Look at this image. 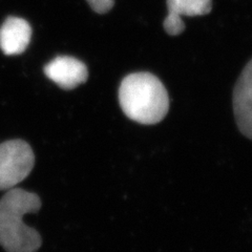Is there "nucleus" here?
Instances as JSON below:
<instances>
[{
  "label": "nucleus",
  "instance_id": "obj_8",
  "mask_svg": "<svg viewBox=\"0 0 252 252\" xmlns=\"http://www.w3.org/2000/svg\"><path fill=\"white\" fill-rule=\"evenodd\" d=\"M93 11L98 14H105L114 7L115 0H86Z\"/></svg>",
  "mask_w": 252,
  "mask_h": 252
},
{
  "label": "nucleus",
  "instance_id": "obj_6",
  "mask_svg": "<svg viewBox=\"0 0 252 252\" xmlns=\"http://www.w3.org/2000/svg\"><path fill=\"white\" fill-rule=\"evenodd\" d=\"M166 2L168 15L163 21V28L170 36H178L184 32L182 16H203L212 10V0H167Z\"/></svg>",
  "mask_w": 252,
  "mask_h": 252
},
{
  "label": "nucleus",
  "instance_id": "obj_3",
  "mask_svg": "<svg viewBox=\"0 0 252 252\" xmlns=\"http://www.w3.org/2000/svg\"><path fill=\"white\" fill-rule=\"evenodd\" d=\"M34 164V152L27 142L11 140L0 144V190H9L22 182Z\"/></svg>",
  "mask_w": 252,
  "mask_h": 252
},
{
  "label": "nucleus",
  "instance_id": "obj_2",
  "mask_svg": "<svg viewBox=\"0 0 252 252\" xmlns=\"http://www.w3.org/2000/svg\"><path fill=\"white\" fill-rule=\"evenodd\" d=\"M119 103L126 117L144 125L161 122L169 110L168 93L164 84L147 72L132 73L123 79Z\"/></svg>",
  "mask_w": 252,
  "mask_h": 252
},
{
  "label": "nucleus",
  "instance_id": "obj_4",
  "mask_svg": "<svg viewBox=\"0 0 252 252\" xmlns=\"http://www.w3.org/2000/svg\"><path fill=\"white\" fill-rule=\"evenodd\" d=\"M233 112L240 131L252 140V59L244 67L235 83Z\"/></svg>",
  "mask_w": 252,
  "mask_h": 252
},
{
  "label": "nucleus",
  "instance_id": "obj_5",
  "mask_svg": "<svg viewBox=\"0 0 252 252\" xmlns=\"http://www.w3.org/2000/svg\"><path fill=\"white\" fill-rule=\"evenodd\" d=\"M44 74L63 90H73L88 80V67L74 57L59 56L44 66Z\"/></svg>",
  "mask_w": 252,
  "mask_h": 252
},
{
  "label": "nucleus",
  "instance_id": "obj_1",
  "mask_svg": "<svg viewBox=\"0 0 252 252\" xmlns=\"http://www.w3.org/2000/svg\"><path fill=\"white\" fill-rule=\"evenodd\" d=\"M40 208V198L21 188L9 189L0 199V246L6 252H36L40 248V233L23 222L26 215Z\"/></svg>",
  "mask_w": 252,
  "mask_h": 252
},
{
  "label": "nucleus",
  "instance_id": "obj_7",
  "mask_svg": "<svg viewBox=\"0 0 252 252\" xmlns=\"http://www.w3.org/2000/svg\"><path fill=\"white\" fill-rule=\"evenodd\" d=\"M32 38L29 22L18 17H9L0 28V49L5 55H19L27 50Z\"/></svg>",
  "mask_w": 252,
  "mask_h": 252
}]
</instances>
